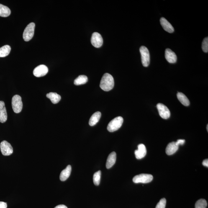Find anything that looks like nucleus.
I'll return each instance as SVG.
<instances>
[{
    "instance_id": "obj_1",
    "label": "nucleus",
    "mask_w": 208,
    "mask_h": 208,
    "mask_svg": "<svg viewBox=\"0 0 208 208\" xmlns=\"http://www.w3.org/2000/svg\"><path fill=\"white\" fill-rule=\"evenodd\" d=\"M114 86V80L113 77L109 73L104 74L101 79L100 87L106 91H110Z\"/></svg>"
},
{
    "instance_id": "obj_2",
    "label": "nucleus",
    "mask_w": 208,
    "mask_h": 208,
    "mask_svg": "<svg viewBox=\"0 0 208 208\" xmlns=\"http://www.w3.org/2000/svg\"><path fill=\"white\" fill-rule=\"evenodd\" d=\"M123 122V119L122 117H118L114 118L109 123L107 127V130L109 132H115L122 127Z\"/></svg>"
},
{
    "instance_id": "obj_3",
    "label": "nucleus",
    "mask_w": 208,
    "mask_h": 208,
    "mask_svg": "<svg viewBox=\"0 0 208 208\" xmlns=\"http://www.w3.org/2000/svg\"><path fill=\"white\" fill-rule=\"evenodd\" d=\"M35 27V24L34 22H31L26 26L23 34V38L25 41H29L32 39Z\"/></svg>"
},
{
    "instance_id": "obj_4",
    "label": "nucleus",
    "mask_w": 208,
    "mask_h": 208,
    "mask_svg": "<svg viewBox=\"0 0 208 208\" xmlns=\"http://www.w3.org/2000/svg\"><path fill=\"white\" fill-rule=\"evenodd\" d=\"M12 106L13 111L16 114H19L22 110L23 104L22 98L18 95L13 96L12 99Z\"/></svg>"
},
{
    "instance_id": "obj_5",
    "label": "nucleus",
    "mask_w": 208,
    "mask_h": 208,
    "mask_svg": "<svg viewBox=\"0 0 208 208\" xmlns=\"http://www.w3.org/2000/svg\"><path fill=\"white\" fill-rule=\"evenodd\" d=\"M140 51L142 65L144 67H148L150 63V55L148 49L144 46H142L140 47Z\"/></svg>"
},
{
    "instance_id": "obj_6",
    "label": "nucleus",
    "mask_w": 208,
    "mask_h": 208,
    "mask_svg": "<svg viewBox=\"0 0 208 208\" xmlns=\"http://www.w3.org/2000/svg\"><path fill=\"white\" fill-rule=\"evenodd\" d=\"M153 179L152 175L148 174H141L134 177L133 181L135 183H146L151 182Z\"/></svg>"
},
{
    "instance_id": "obj_7",
    "label": "nucleus",
    "mask_w": 208,
    "mask_h": 208,
    "mask_svg": "<svg viewBox=\"0 0 208 208\" xmlns=\"http://www.w3.org/2000/svg\"><path fill=\"white\" fill-rule=\"evenodd\" d=\"M0 148L2 153L4 156H9L13 153V150L12 146L6 141H3L0 144Z\"/></svg>"
},
{
    "instance_id": "obj_8",
    "label": "nucleus",
    "mask_w": 208,
    "mask_h": 208,
    "mask_svg": "<svg viewBox=\"0 0 208 208\" xmlns=\"http://www.w3.org/2000/svg\"><path fill=\"white\" fill-rule=\"evenodd\" d=\"M157 106L160 117L164 119H167L170 118V112L167 107L160 103L157 104Z\"/></svg>"
},
{
    "instance_id": "obj_9",
    "label": "nucleus",
    "mask_w": 208,
    "mask_h": 208,
    "mask_svg": "<svg viewBox=\"0 0 208 208\" xmlns=\"http://www.w3.org/2000/svg\"><path fill=\"white\" fill-rule=\"evenodd\" d=\"M91 43L96 48L101 47L103 44V39L101 34L97 32L93 33L92 35Z\"/></svg>"
},
{
    "instance_id": "obj_10",
    "label": "nucleus",
    "mask_w": 208,
    "mask_h": 208,
    "mask_svg": "<svg viewBox=\"0 0 208 208\" xmlns=\"http://www.w3.org/2000/svg\"><path fill=\"white\" fill-rule=\"evenodd\" d=\"M48 72V69L45 65H38L34 69L33 71V75L37 77L45 76Z\"/></svg>"
},
{
    "instance_id": "obj_11",
    "label": "nucleus",
    "mask_w": 208,
    "mask_h": 208,
    "mask_svg": "<svg viewBox=\"0 0 208 208\" xmlns=\"http://www.w3.org/2000/svg\"><path fill=\"white\" fill-rule=\"evenodd\" d=\"M165 57L168 63H175L177 62V56L176 53L170 49L165 50Z\"/></svg>"
},
{
    "instance_id": "obj_12",
    "label": "nucleus",
    "mask_w": 208,
    "mask_h": 208,
    "mask_svg": "<svg viewBox=\"0 0 208 208\" xmlns=\"http://www.w3.org/2000/svg\"><path fill=\"white\" fill-rule=\"evenodd\" d=\"M138 149L135 151V153L137 159H141L144 158L147 154V149L145 145L143 144H140L138 146Z\"/></svg>"
},
{
    "instance_id": "obj_13",
    "label": "nucleus",
    "mask_w": 208,
    "mask_h": 208,
    "mask_svg": "<svg viewBox=\"0 0 208 208\" xmlns=\"http://www.w3.org/2000/svg\"><path fill=\"white\" fill-rule=\"evenodd\" d=\"M7 119V113L4 101H0V122H6Z\"/></svg>"
},
{
    "instance_id": "obj_14",
    "label": "nucleus",
    "mask_w": 208,
    "mask_h": 208,
    "mask_svg": "<svg viewBox=\"0 0 208 208\" xmlns=\"http://www.w3.org/2000/svg\"><path fill=\"white\" fill-rule=\"evenodd\" d=\"M160 22L163 29L167 32L170 33H172L174 32V29L172 26L164 17H162L160 19Z\"/></svg>"
},
{
    "instance_id": "obj_15",
    "label": "nucleus",
    "mask_w": 208,
    "mask_h": 208,
    "mask_svg": "<svg viewBox=\"0 0 208 208\" xmlns=\"http://www.w3.org/2000/svg\"><path fill=\"white\" fill-rule=\"evenodd\" d=\"M117 159V154L115 152H112L108 157L106 163V167L109 169L114 166Z\"/></svg>"
},
{
    "instance_id": "obj_16",
    "label": "nucleus",
    "mask_w": 208,
    "mask_h": 208,
    "mask_svg": "<svg viewBox=\"0 0 208 208\" xmlns=\"http://www.w3.org/2000/svg\"><path fill=\"white\" fill-rule=\"evenodd\" d=\"M179 147L176 145V142H172L168 144L166 148L167 155H170L173 154L178 150Z\"/></svg>"
},
{
    "instance_id": "obj_17",
    "label": "nucleus",
    "mask_w": 208,
    "mask_h": 208,
    "mask_svg": "<svg viewBox=\"0 0 208 208\" xmlns=\"http://www.w3.org/2000/svg\"><path fill=\"white\" fill-rule=\"evenodd\" d=\"M71 172V167L68 165L65 169L61 172L60 175V180L61 181H65L69 177Z\"/></svg>"
},
{
    "instance_id": "obj_18",
    "label": "nucleus",
    "mask_w": 208,
    "mask_h": 208,
    "mask_svg": "<svg viewBox=\"0 0 208 208\" xmlns=\"http://www.w3.org/2000/svg\"><path fill=\"white\" fill-rule=\"evenodd\" d=\"M101 117V113L99 111H97L94 113L91 116L89 121V124L90 126H93L96 125L97 123L99 122V119Z\"/></svg>"
},
{
    "instance_id": "obj_19",
    "label": "nucleus",
    "mask_w": 208,
    "mask_h": 208,
    "mask_svg": "<svg viewBox=\"0 0 208 208\" xmlns=\"http://www.w3.org/2000/svg\"><path fill=\"white\" fill-rule=\"evenodd\" d=\"M46 97L50 99L52 104H57L61 99V96L57 93L51 92L46 94Z\"/></svg>"
},
{
    "instance_id": "obj_20",
    "label": "nucleus",
    "mask_w": 208,
    "mask_h": 208,
    "mask_svg": "<svg viewBox=\"0 0 208 208\" xmlns=\"http://www.w3.org/2000/svg\"><path fill=\"white\" fill-rule=\"evenodd\" d=\"M178 100L180 101L183 105L187 106L190 105V101L186 96L184 94L181 92H178L177 94Z\"/></svg>"
},
{
    "instance_id": "obj_21",
    "label": "nucleus",
    "mask_w": 208,
    "mask_h": 208,
    "mask_svg": "<svg viewBox=\"0 0 208 208\" xmlns=\"http://www.w3.org/2000/svg\"><path fill=\"white\" fill-rule=\"evenodd\" d=\"M11 10L7 7L0 4V16L7 17L11 14Z\"/></svg>"
},
{
    "instance_id": "obj_22",
    "label": "nucleus",
    "mask_w": 208,
    "mask_h": 208,
    "mask_svg": "<svg viewBox=\"0 0 208 208\" xmlns=\"http://www.w3.org/2000/svg\"><path fill=\"white\" fill-rule=\"evenodd\" d=\"M11 51L10 46L6 45L0 48V58H4L9 55Z\"/></svg>"
},
{
    "instance_id": "obj_23",
    "label": "nucleus",
    "mask_w": 208,
    "mask_h": 208,
    "mask_svg": "<svg viewBox=\"0 0 208 208\" xmlns=\"http://www.w3.org/2000/svg\"><path fill=\"white\" fill-rule=\"evenodd\" d=\"M88 78L85 75H80L74 81V84L76 85H84L87 82Z\"/></svg>"
},
{
    "instance_id": "obj_24",
    "label": "nucleus",
    "mask_w": 208,
    "mask_h": 208,
    "mask_svg": "<svg viewBox=\"0 0 208 208\" xmlns=\"http://www.w3.org/2000/svg\"><path fill=\"white\" fill-rule=\"evenodd\" d=\"M101 176V171L100 170L96 172L93 175V182L96 186H99L100 182Z\"/></svg>"
},
{
    "instance_id": "obj_25",
    "label": "nucleus",
    "mask_w": 208,
    "mask_h": 208,
    "mask_svg": "<svg viewBox=\"0 0 208 208\" xmlns=\"http://www.w3.org/2000/svg\"><path fill=\"white\" fill-rule=\"evenodd\" d=\"M207 203L206 200L201 199L198 200L195 204V208H206Z\"/></svg>"
},
{
    "instance_id": "obj_26",
    "label": "nucleus",
    "mask_w": 208,
    "mask_h": 208,
    "mask_svg": "<svg viewBox=\"0 0 208 208\" xmlns=\"http://www.w3.org/2000/svg\"><path fill=\"white\" fill-rule=\"evenodd\" d=\"M202 47L203 51L204 52H208V37H206L203 41Z\"/></svg>"
},
{
    "instance_id": "obj_27",
    "label": "nucleus",
    "mask_w": 208,
    "mask_h": 208,
    "mask_svg": "<svg viewBox=\"0 0 208 208\" xmlns=\"http://www.w3.org/2000/svg\"><path fill=\"white\" fill-rule=\"evenodd\" d=\"M166 200L165 198L160 200L159 202L157 204L155 208H165L166 207Z\"/></svg>"
},
{
    "instance_id": "obj_28",
    "label": "nucleus",
    "mask_w": 208,
    "mask_h": 208,
    "mask_svg": "<svg viewBox=\"0 0 208 208\" xmlns=\"http://www.w3.org/2000/svg\"><path fill=\"white\" fill-rule=\"evenodd\" d=\"M185 143V140H182V139H180V140H178L177 141V142H176V145L178 146L179 147L180 145H183V144Z\"/></svg>"
},
{
    "instance_id": "obj_29",
    "label": "nucleus",
    "mask_w": 208,
    "mask_h": 208,
    "mask_svg": "<svg viewBox=\"0 0 208 208\" xmlns=\"http://www.w3.org/2000/svg\"><path fill=\"white\" fill-rule=\"evenodd\" d=\"M7 204L5 202H0V208H7Z\"/></svg>"
},
{
    "instance_id": "obj_30",
    "label": "nucleus",
    "mask_w": 208,
    "mask_h": 208,
    "mask_svg": "<svg viewBox=\"0 0 208 208\" xmlns=\"http://www.w3.org/2000/svg\"><path fill=\"white\" fill-rule=\"evenodd\" d=\"M202 165L204 166L207 167H208V159H206L204 160L203 161Z\"/></svg>"
},
{
    "instance_id": "obj_31",
    "label": "nucleus",
    "mask_w": 208,
    "mask_h": 208,
    "mask_svg": "<svg viewBox=\"0 0 208 208\" xmlns=\"http://www.w3.org/2000/svg\"><path fill=\"white\" fill-rule=\"evenodd\" d=\"M55 208H68L66 206L64 205H60L56 206Z\"/></svg>"
},
{
    "instance_id": "obj_32",
    "label": "nucleus",
    "mask_w": 208,
    "mask_h": 208,
    "mask_svg": "<svg viewBox=\"0 0 208 208\" xmlns=\"http://www.w3.org/2000/svg\"><path fill=\"white\" fill-rule=\"evenodd\" d=\"M208 124H207V131H208Z\"/></svg>"
}]
</instances>
